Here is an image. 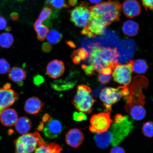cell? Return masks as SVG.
I'll return each instance as SVG.
<instances>
[{
	"label": "cell",
	"mask_w": 153,
	"mask_h": 153,
	"mask_svg": "<svg viewBox=\"0 0 153 153\" xmlns=\"http://www.w3.org/2000/svg\"><path fill=\"white\" fill-rule=\"evenodd\" d=\"M149 83L148 79L143 76H137L133 78L129 86V94L125 97L126 103L125 106L127 112L133 119L140 120L146 115L144 106L145 97L143 89H146Z\"/></svg>",
	"instance_id": "1"
},
{
	"label": "cell",
	"mask_w": 153,
	"mask_h": 153,
	"mask_svg": "<svg viewBox=\"0 0 153 153\" xmlns=\"http://www.w3.org/2000/svg\"><path fill=\"white\" fill-rule=\"evenodd\" d=\"M90 49L88 62L92 65L95 71L100 73L103 69L108 67L114 68L117 65L120 53L116 48L102 46L99 43L89 45Z\"/></svg>",
	"instance_id": "2"
},
{
	"label": "cell",
	"mask_w": 153,
	"mask_h": 153,
	"mask_svg": "<svg viewBox=\"0 0 153 153\" xmlns=\"http://www.w3.org/2000/svg\"><path fill=\"white\" fill-rule=\"evenodd\" d=\"M91 18L102 20L106 26L120 20L121 5L117 0H108L89 7Z\"/></svg>",
	"instance_id": "3"
},
{
	"label": "cell",
	"mask_w": 153,
	"mask_h": 153,
	"mask_svg": "<svg viewBox=\"0 0 153 153\" xmlns=\"http://www.w3.org/2000/svg\"><path fill=\"white\" fill-rule=\"evenodd\" d=\"M91 90L88 86L78 85L76 87V93L72 103L76 110L85 114H90L92 111L94 104L96 101L90 95Z\"/></svg>",
	"instance_id": "4"
},
{
	"label": "cell",
	"mask_w": 153,
	"mask_h": 153,
	"mask_svg": "<svg viewBox=\"0 0 153 153\" xmlns=\"http://www.w3.org/2000/svg\"><path fill=\"white\" fill-rule=\"evenodd\" d=\"M114 118V123L111 128V132L114 137L112 144L113 146H116L127 136L133 127L128 116L117 114Z\"/></svg>",
	"instance_id": "5"
},
{
	"label": "cell",
	"mask_w": 153,
	"mask_h": 153,
	"mask_svg": "<svg viewBox=\"0 0 153 153\" xmlns=\"http://www.w3.org/2000/svg\"><path fill=\"white\" fill-rule=\"evenodd\" d=\"M37 129L43 131L44 135L47 138L54 139L56 138L62 132L63 127L59 120L53 119L49 114H45L40 122Z\"/></svg>",
	"instance_id": "6"
},
{
	"label": "cell",
	"mask_w": 153,
	"mask_h": 153,
	"mask_svg": "<svg viewBox=\"0 0 153 153\" xmlns=\"http://www.w3.org/2000/svg\"><path fill=\"white\" fill-rule=\"evenodd\" d=\"M125 85L120 86L116 88L107 87L103 89L100 95L101 100L104 104L106 112L110 114L113 104L118 102L125 97Z\"/></svg>",
	"instance_id": "7"
},
{
	"label": "cell",
	"mask_w": 153,
	"mask_h": 153,
	"mask_svg": "<svg viewBox=\"0 0 153 153\" xmlns=\"http://www.w3.org/2000/svg\"><path fill=\"white\" fill-rule=\"evenodd\" d=\"M38 132L24 134L14 141L15 153H33L38 145Z\"/></svg>",
	"instance_id": "8"
},
{
	"label": "cell",
	"mask_w": 153,
	"mask_h": 153,
	"mask_svg": "<svg viewBox=\"0 0 153 153\" xmlns=\"http://www.w3.org/2000/svg\"><path fill=\"white\" fill-rule=\"evenodd\" d=\"M88 3L82 1L74 9L69 11L70 20L76 27H85L91 18Z\"/></svg>",
	"instance_id": "9"
},
{
	"label": "cell",
	"mask_w": 153,
	"mask_h": 153,
	"mask_svg": "<svg viewBox=\"0 0 153 153\" xmlns=\"http://www.w3.org/2000/svg\"><path fill=\"white\" fill-rule=\"evenodd\" d=\"M110 114L100 113L94 115L90 120V131L93 133H102L108 131L112 121Z\"/></svg>",
	"instance_id": "10"
},
{
	"label": "cell",
	"mask_w": 153,
	"mask_h": 153,
	"mask_svg": "<svg viewBox=\"0 0 153 153\" xmlns=\"http://www.w3.org/2000/svg\"><path fill=\"white\" fill-rule=\"evenodd\" d=\"M133 60L125 65H117L113 70L112 76L115 82L120 85H128L131 81Z\"/></svg>",
	"instance_id": "11"
},
{
	"label": "cell",
	"mask_w": 153,
	"mask_h": 153,
	"mask_svg": "<svg viewBox=\"0 0 153 153\" xmlns=\"http://www.w3.org/2000/svg\"><path fill=\"white\" fill-rule=\"evenodd\" d=\"M10 88V84L7 83L0 89V115L4 110L14 104L19 98L18 94Z\"/></svg>",
	"instance_id": "12"
},
{
	"label": "cell",
	"mask_w": 153,
	"mask_h": 153,
	"mask_svg": "<svg viewBox=\"0 0 153 153\" xmlns=\"http://www.w3.org/2000/svg\"><path fill=\"white\" fill-rule=\"evenodd\" d=\"M106 26L98 18H90L87 26L82 30L81 33L89 38H94L105 33Z\"/></svg>",
	"instance_id": "13"
},
{
	"label": "cell",
	"mask_w": 153,
	"mask_h": 153,
	"mask_svg": "<svg viewBox=\"0 0 153 153\" xmlns=\"http://www.w3.org/2000/svg\"><path fill=\"white\" fill-rule=\"evenodd\" d=\"M121 9L127 18L133 19L138 16L141 12V7L137 0H125L122 5Z\"/></svg>",
	"instance_id": "14"
},
{
	"label": "cell",
	"mask_w": 153,
	"mask_h": 153,
	"mask_svg": "<svg viewBox=\"0 0 153 153\" xmlns=\"http://www.w3.org/2000/svg\"><path fill=\"white\" fill-rule=\"evenodd\" d=\"M84 136L79 129L73 128L69 130L65 136L67 144L73 148L76 149L83 143Z\"/></svg>",
	"instance_id": "15"
},
{
	"label": "cell",
	"mask_w": 153,
	"mask_h": 153,
	"mask_svg": "<svg viewBox=\"0 0 153 153\" xmlns=\"http://www.w3.org/2000/svg\"><path fill=\"white\" fill-rule=\"evenodd\" d=\"M65 65L62 61L53 60L47 65L46 72L50 77L56 79L62 76L65 71Z\"/></svg>",
	"instance_id": "16"
},
{
	"label": "cell",
	"mask_w": 153,
	"mask_h": 153,
	"mask_svg": "<svg viewBox=\"0 0 153 153\" xmlns=\"http://www.w3.org/2000/svg\"><path fill=\"white\" fill-rule=\"evenodd\" d=\"M38 145L34 153H62V148L60 145L54 143L47 144L39 133Z\"/></svg>",
	"instance_id": "17"
},
{
	"label": "cell",
	"mask_w": 153,
	"mask_h": 153,
	"mask_svg": "<svg viewBox=\"0 0 153 153\" xmlns=\"http://www.w3.org/2000/svg\"><path fill=\"white\" fill-rule=\"evenodd\" d=\"M44 103L39 98L36 97H32L26 101L24 110L28 114L35 115L42 111Z\"/></svg>",
	"instance_id": "18"
},
{
	"label": "cell",
	"mask_w": 153,
	"mask_h": 153,
	"mask_svg": "<svg viewBox=\"0 0 153 153\" xmlns=\"http://www.w3.org/2000/svg\"><path fill=\"white\" fill-rule=\"evenodd\" d=\"M18 119V114L14 109L6 108L0 115L1 123L6 127L14 126Z\"/></svg>",
	"instance_id": "19"
},
{
	"label": "cell",
	"mask_w": 153,
	"mask_h": 153,
	"mask_svg": "<svg viewBox=\"0 0 153 153\" xmlns=\"http://www.w3.org/2000/svg\"><path fill=\"white\" fill-rule=\"evenodd\" d=\"M113 138L112 133L108 131L104 133H96L94 137L96 144L99 148L103 149L108 148Z\"/></svg>",
	"instance_id": "20"
},
{
	"label": "cell",
	"mask_w": 153,
	"mask_h": 153,
	"mask_svg": "<svg viewBox=\"0 0 153 153\" xmlns=\"http://www.w3.org/2000/svg\"><path fill=\"white\" fill-rule=\"evenodd\" d=\"M8 77L13 82L21 86L23 85L27 77L26 73L22 68L14 67L9 71Z\"/></svg>",
	"instance_id": "21"
},
{
	"label": "cell",
	"mask_w": 153,
	"mask_h": 153,
	"mask_svg": "<svg viewBox=\"0 0 153 153\" xmlns=\"http://www.w3.org/2000/svg\"><path fill=\"white\" fill-rule=\"evenodd\" d=\"M32 123L29 118L22 117L18 118L15 124V129L20 134L27 133L31 129Z\"/></svg>",
	"instance_id": "22"
},
{
	"label": "cell",
	"mask_w": 153,
	"mask_h": 153,
	"mask_svg": "<svg viewBox=\"0 0 153 153\" xmlns=\"http://www.w3.org/2000/svg\"><path fill=\"white\" fill-rule=\"evenodd\" d=\"M139 26L137 22L131 20L126 21L122 26L123 33L129 37H134L138 34Z\"/></svg>",
	"instance_id": "23"
},
{
	"label": "cell",
	"mask_w": 153,
	"mask_h": 153,
	"mask_svg": "<svg viewBox=\"0 0 153 153\" xmlns=\"http://www.w3.org/2000/svg\"><path fill=\"white\" fill-rule=\"evenodd\" d=\"M33 26L37 34V39L39 41H44L49 31L48 28L42 24V22L39 19L34 23Z\"/></svg>",
	"instance_id": "24"
},
{
	"label": "cell",
	"mask_w": 153,
	"mask_h": 153,
	"mask_svg": "<svg viewBox=\"0 0 153 153\" xmlns=\"http://www.w3.org/2000/svg\"><path fill=\"white\" fill-rule=\"evenodd\" d=\"M149 66L146 61L143 59L133 60L132 71L137 74H144L148 71Z\"/></svg>",
	"instance_id": "25"
},
{
	"label": "cell",
	"mask_w": 153,
	"mask_h": 153,
	"mask_svg": "<svg viewBox=\"0 0 153 153\" xmlns=\"http://www.w3.org/2000/svg\"><path fill=\"white\" fill-rule=\"evenodd\" d=\"M14 42V37L11 33L4 32L0 34V46L3 48H10Z\"/></svg>",
	"instance_id": "26"
},
{
	"label": "cell",
	"mask_w": 153,
	"mask_h": 153,
	"mask_svg": "<svg viewBox=\"0 0 153 153\" xmlns=\"http://www.w3.org/2000/svg\"><path fill=\"white\" fill-rule=\"evenodd\" d=\"M46 37L50 43L56 45L62 41V35L60 32L52 30H49Z\"/></svg>",
	"instance_id": "27"
},
{
	"label": "cell",
	"mask_w": 153,
	"mask_h": 153,
	"mask_svg": "<svg viewBox=\"0 0 153 153\" xmlns=\"http://www.w3.org/2000/svg\"><path fill=\"white\" fill-rule=\"evenodd\" d=\"M45 4L53 9L58 10L68 8L69 6L66 3V0H45Z\"/></svg>",
	"instance_id": "28"
},
{
	"label": "cell",
	"mask_w": 153,
	"mask_h": 153,
	"mask_svg": "<svg viewBox=\"0 0 153 153\" xmlns=\"http://www.w3.org/2000/svg\"><path fill=\"white\" fill-rule=\"evenodd\" d=\"M153 124L152 122H148L143 124L142 132L143 134L146 137H152L153 134Z\"/></svg>",
	"instance_id": "29"
},
{
	"label": "cell",
	"mask_w": 153,
	"mask_h": 153,
	"mask_svg": "<svg viewBox=\"0 0 153 153\" xmlns=\"http://www.w3.org/2000/svg\"><path fill=\"white\" fill-rule=\"evenodd\" d=\"M52 14V10L51 8L49 7H45L40 13L38 19L43 22L50 18Z\"/></svg>",
	"instance_id": "30"
},
{
	"label": "cell",
	"mask_w": 153,
	"mask_h": 153,
	"mask_svg": "<svg viewBox=\"0 0 153 153\" xmlns=\"http://www.w3.org/2000/svg\"><path fill=\"white\" fill-rule=\"evenodd\" d=\"M73 54L79 57L81 60H86L89 56V53L85 48H81L74 51Z\"/></svg>",
	"instance_id": "31"
},
{
	"label": "cell",
	"mask_w": 153,
	"mask_h": 153,
	"mask_svg": "<svg viewBox=\"0 0 153 153\" xmlns=\"http://www.w3.org/2000/svg\"><path fill=\"white\" fill-rule=\"evenodd\" d=\"M10 70V65L8 62L4 59H0V74H6Z\"/></svg>",
	"instance_id": "32"
},
{
	"label": "cell",
	"mask_w": 153,
	"mask_h": 153,
	"mask_svg": "<svg viewBox=\"0 0 153 153\" xmlns=\"http://www.w3.org/2000/svg\"><path fill=\"white\" fill-rule=\"evenodd\" d=\"M73 118L77 122H81L87 119V116L84 113L80 112H74L73 114Z\"/></svg>",
	"instance_id": "33"
},
{
	"label": "cell",
	"mask_w": 153,
	"mask_h": 153,
	"mask_svg": "<svg viewBox=\"0 0 153 153\" xmlns=\"http://www.w3.org/2000/svg\"><path fill=\"white\" fill-rule=\"evenodd\" d=\"M81 68L84 70L86 75L88 76H91L94 74L95 70L94 67L90 65L88 66L85 64L82 65Z\"/></svg>",
	"instance_id": "34"
},
{
	"label": "cell",
	"mask_w": 153,
	"mask_h": 153,
	"mask_svg": "<svg viewBox=\"0 0 153 153\" xmlns=\"http://www.w3.org/2000/svg\"><path fill=\"white\" fill-rule=\"evenodd\" d=\"M111 75L105 76L103 75L101 73H99L97 76V80L102 84H106L108 83L111 81Z\"/></svg>",
	"instance_id": "35"
},
{
	"label": "cell",
	"mask_w": 153,
	"mask_h": 153,
	"mask_svg": "<svg viewBox=\"0 0 153 153\" xmlns=\"http://www.w3.org/2000/svg\"><path fill=\"white\" fill-rule=\"evenodd\" d=\"M143 7L146 11L148 10L152 11L153 0H140Z\"/></svg>",
	"instance_id": "36"
},
{
	"label": "cell",
	"mask_w": 153,
	"mask_h": 153,
	"mask_svg": "<svg viewBox=\"0 0 153 153\" xmlns=\"http://www.w3.org/2000/svg\"><path fill=\"white\" fill-rule=\"evenodd\" d=\"M6 30L7 31L11 30V28L7 27V22L4 17L0 16V30Z\"/></svg>",
	"instance_id": "37"
},
{
	"label": "cell",
	"mask_w": 153,
	"mask_h": 153,
	"mask_svg": "<svg viewBox=\"0 0 153 153\" xmlns=\"http://www.w3.org/2000/svg\"><path fill=\"white\" fill-rule=\"evenodd\" d=\"M44 82V79L42 76L39 75H36L33 78V82L34 85H39Z\"/></svg>",
	"instance_id": "38"
},
{
	"label": "cell",
	"mask_w": 153,
	"mask_h": 153,
	"mask_svg": "<svg viewBox=\"0 0 153 153\" xmlns=\"http://www.w3.org/2000/svg\"><path fill=\"white\" fill-rule=\"evenodd\" d=\"M52 48V47L51 44L48 43H44L42 46V49L45 53L50 52Z\"/></svg>",
	"instance_id": "39"
},
{
	"label": "cell",
	"mask_w": 153,
	"mask_h": 153,
	"mask_svg": "<svg viewBox=\"0 0 153 153\" xmlns=\"http://www.w3.org/2000/svg\"><path fill=\"white\" fill-rule=\"evenodd\" d=\"M110 153H126V152L121 147L115 146L111 149Z\"/></svg>",
	"instance_id": "40"
},
{
	"label": "cell",
	"mask_w": 153,
	"mask_h": 153,
	"mask_svg": "<svg viewBox=\"0 0 153 153\" xmlns=\"http://www.w3.org/2000/svg\"><path fill=\"white\" fill-rule=\"evenodd\" d=\"M113 71V68L111 67H108L105 68L102 70L100 73L102 74L103 75L105 76L110 75L111 74Z\"/></svg>",
	"instance_id": "41"
},
{
	"label": "cell",
	"mask_w": 153,
	"mask_h": 153,
	"mask_svg": "<svg viewBox=\"0 0 153 153\" xmlns=\"http://www.w3.org/2000/svg\"><path fill=\"white\" fill-rule=\"evenodd\" d=\"M10 18L13 20H18L19 18V15L16 13H13L11 14Z\"/></svg>",
	"instance_id": "42"
},
{
	"label": "cell",
	"mask_w": 153,
	"mask_h": 153,
	"mask_svg": "<svg viewBox=\"0 0 153 153\" xmlns=\"http://www.w3.org/2000/svg\"><path fill=\"white\" fill-rule=\"evenodd\" d=\"M77 3V0H68V5L69 6H74Z\"/></svg>",
	"instance_id": "43"
},
{
	"label": "cell",
	"mask_w": 153,
	"mask_h": 153,
	"mask_svg": "<svg viewBox=\"0 0 153 153\" xmlns=\"http://www.w3.org/2000/svg\"><path fill=\"white\" fill-rule=\"evenodd\" d=\"M67 44L70 46L72 48H75L76 46L75 44L73 42L71 41H68L67 42Z\"/></svg>",
	"instance_id": "44"
},
{
	"label": "cell",
	"mask_w": 153,
	"mask_h": 153,
	"mask_svg": "<svg viewBox=\"0 0 153 153\" xmlns=\"http://www.w3.org/2000/svg\"><path fill=\"white\" fill-rule=\"evenodd\" d=\"M91 3L93 4H99L101 2L102 0H89Z\"/></svg>",
	"instance_id": "45"
}]
</instances>
